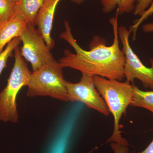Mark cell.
Returning <instances> with one entry per match:
<instances>
[{
  "label": "cell",
  "instance_id": "8fae6325",
  "mask_svg": "<svg viewBox=\"0 0 153 153\" xmlns=\"http://www.w3.org/2000/svg\"><path fill=\"white\" fill-rule=\"evenodd\" d=\"M137 0H100L102 11L110 13L115 9L119 15L133 12Z\"/></svg>",
  "mask_w": 153,
  "mask_h": 153
},
{
  "label": "cell",
  "instance_id": "277c9868",
  "mask_svg": "<svg viewBox=\"0 0 153 153\" xmlns=\"http://www.w3.org/2000/svg\"><path fill=\"white\" fill-rule=\"evenodd\" d=\"M15 63L7 84L0 92V121L16 123L19 120L17 97L27 86L31 72L21 54L19 46L14 49Z\"/></svg>",
  "mask_w": 153,
  "mask_h": 153
},
{
  "label": "cell",
  "instance_id": "30bf717a",
  "mask_svg": "<svg viewBox=\"0 0 153 153\" xmlns=\"http://www.w3.org/2000/svg\"><path fill=\"white\" fill-rule=\"evenodd\" d=\"M45 0H19L16 4L15 13L22 16L29 24L34 25L38 11Z\"/></svg>",
  "mask_w": 153,
  "mask_h": 153
},
{
  "label": "cell",
  "instance_id": "9a60e30c",
  "mask_svg": "<svg viewBox=\"0 0 153 153\" xmlns=\"http://www.w3.org/2000/svg\"><path fill=\"white\" fill-rule=\"evenodd\" d=\"M153 14V1L151 4V5L149 7V8L146 10V11L140 16L139 19H138L136 22H135L134 24L133 25H132L131 27L130 28V30L131 31V33H132L133 41H135L136 38V35L137 31L140 25L146 21L148 18L150 16H151Z\"/></svg>",
  "mask_w": 153,
  "mask_h": 153
},
{
  "label": "cell",
  "instance_id": "5b68a950",
  "mask_svg": "<svg viewBox=\"0 0 153 153\" xmlns=\"http://www.w3.org/2000/svg\"><path fill=\"white\" fill-rule=\"evenodd\" d=\"M117 32L125 58L123 74L126 81L134 85V79H139L144 87L153 90V58L149 59L150 67L145 66L131 47V30L125 26H120L118 27Z\"/></svg>",
  "mask_w": 153,
  "mask_h": 153
},
{
  "label": "cell",
  "instance_id": "ac0fdd59",
  "mask_svg": "<svg viewBox=\"0 0 153 153\" xmlns=\"http://www.w3.org/2000/svg\"><path fill=\"white\" fill-rule=\"evenodd\" d=\"M143 32L145 33H149L153 32V22L148 23L143 25L142 27Z\"/></svg>",
  "mask_w": 153,
  "mask_h": 153
},
{
  "label": "cell",
  "instance_id": "2e32d148",
  "mask_svg": "<svg viewBox=\"0 0 153 153\" xmlns=\"http://www.w3.org/2000/svg\"><path fill=\"white\" fill-rule=\"evenodd\" d=\"M153 1V0H137L133 11L134 15L141 16L149 8Z\"/></svg>",
  "mask_w": 153,
  "mask_h": 153
},
{
  "label": "cell",
  "instance_id": "4fadbf2b",
  "mask_svg": "<svg viewBox=\"0 0 153 153\" xmlns=\"http://www.w3.org/2000/svg\"><path fill=\"white\" fill-rule=\"evenodd\" d=\"M16 4L13 0H0V25L14 16Z\"/></svg>",
  "mask_w": 153,
  "mask_h": 153
},
{
  "label": "cell",
  "instance_id": "5bb4252c",
  "mask_svg": "<svg viewBox=\"0 0 153 153\" xmlns=\"http://www.w3.org/2000/svg\"><path fill=\"white\" fill-rule=\"evenodd\" d=\"M21 42L20 37L14 38L8 44L2 52H0V76L4 68L7 66L9 57H11L14 49L19 46Z\"/></svg>",
  "mask_w": 153,
  "mask_h": 153
},
{
  "label": "cell",
  "instance_id": "52a82bcc",
  "mask_svg": "<svg viewBox=\"0 0 153 153\" xmlns=\"http://www.w3.org/2000/svg\"><path fill=\"white\" fill-rule=\"evenodd\" d=\"M82 74L79 82L72 83L66 81L68 101L80 102L105 116L109 115V109L94 85L93 76Z\"/></svg>",
  "mask_w": 153,
  "mask_h": 153
},
{
  "label": "cell",
  "instance_id": "d6986e66",
  "mask_svg": "<svg viewBox=\"0 0 153 153\" xmlns=\"http://www.w3.org/2000/svg\"><path fill=\"white\" fill-rule=\"evenodd\" d=\"M127 153H131L129 152H128ZM137 153H153V139L150 143L149 144V146L147 147V148L145 150H144L142 152Z\"/></svg>",
  "mask_w": 153,
  "mask_h": 153
},
{
  "label": "cell",
  "instance_id": "9c48e42d",
  "mask_svg": "<svg viewBox=\"0 0 153 153\" xmlns=\"http://www.w3.org/2000/svg\"><path fill=\"white\" fill-rule=\"evenodd\" d=\"M27 24L22 16L15 13L10 20L0 25V52L14 38L20 37Z\"/></svg>",
  "mask_w": 153,
  "mask_h": 153
},
{
  "label": "cell",
  "instance_id": "7a4b0ae2",
  "mask_svg": "<svg viewBox=\"0 0 153 153\" xmlns=\"http://www.w3.org/2000/svg\"><path fill=\"white\" fill-rule=\"evenodd\" d=\"M93 79L96 88L104 99L114 119L112 134L106 143L114 142L128 146L127 141L121 134L120 122L132 102L134 85H131L130 82L126 80L123 82L97 75L93 76Z\"/></svg>",
  "mask_w": 153,
  "mask_h": 153
},
{
  "label": "cell",
  "instance_id": "ffe728a7",
  "mask_svg": "<svg viewBox=\"0 0 153 153\" xmlns=\"http://www.w3.org/2000/svg\"><path fill=\"white\" fill-rule=\"evenodd\" d=\"M71 1L74 4H80L84 2L85 0H71Z\"/></svg>",
  "mask_w": 153,
  "mask_h": 153
},
{
  "label": "cell",
  "instance_id": "e0dca14e",
  "mask_svg": "<svg viewBox=\"0 0 153 153\" xmlns=\"http://www.w3.org/2000/svg\"><path fill=\"white\" fill-rule=\"evenodd\" d=\"M110 146L114 153H127L129 152L128 146H122L114 142L111 143Z\"/></svg>",
  "mask_w": 153,
  "mask_h": 153
},
{
  "label": "cell",
  "instance_id": "44dd1931",
  "mask_svg": "<svg viewBox=\"0 0 153 153\" xmlns=\"http://www.w3.org/2000/svg\"><path fill=\"white\" fill-rule=\"evenodd\" d=\"M15 2L17 3L18 2V1H19V0H13Z\"/></svg>",
  "mask_w": 153,
  "mask_h": 153
},
{
  "label": "cell",
  "instance_id": "6da1fadb",
  "mask_svg": "<svg viewBox=\"0 0 153 153\" xmlns=\"http://www.w3.org/2000/svg\"><path fill=\"white\" fill-rule=\"evenodd\" d=\"M118 16L116 10L115 16L109 20L113 32L112 44L107 46L105 40L95 37L91 43L90 50H84L76 43L69 23L65 21V30L60 34V37L72 47L75 53L68 49L64 50V56L58 61L63 68H73L88 75L122 81L125 78L123 69L125 58L120 47L117 32Z\"/></svg>",
  "mask_w": 153,
  "mask_h": 153
},
{
  "label": "cell",
  "instance_id": "8992f818",
  "mask_svg": "<svg viewBox=\"0 0 153 153\" xmlns=\"http://www.w3.org/2000/svg\"><path fill=\"white\" fill-rule=\"evenodd\" d=\"M20 38L23 44L21 55L31 63L33 71L55 60L41 32L34 25L28 23Z\"/></svg>",
  "mask_w": 153,
  "mask_h": 153
},
{
  "label": "cell",
  "instance_id": "3957f363",
  "mask_svg": "<svg viewBox=\"0 0 153 153\" xmlns=\"http://www.w3.org/2000/svg\"><path fill=\"white\" fill-rule=\"evenodd\" d=\"M63 68L55 60L31 72L27 85V96H48L60 101H69Z\"/></svg>",
  "mask_w": 153,
  "mask_h": 153
},
{
  "label": "cell",
  "instance_id": "ba28073f",
  "mask_svg": "<svg viewBox=\"0 0 153 153\" xmlns=\"http://www.w3.org/2000/svg\"><path fill=\"white\" fill-rule=\"evenodd\" d=\"M61 0H45L38 11L34 25L38 27L47 47L50 50L54 48L55 41L51 36L53 19L56 7Z\"/></svg>",
  "mask_w": 153,
  "mask_h": 153
},
{
  "label": "cell",
  "instance_id": "7c38bea8",
  "mask_svg": "<svg viewBox=\"0 0 153 153\" xmlns=\"http://www.w3.org/2000/svg\"><path fill=\"white\" fill-rule=\"evenodd\" d=\"M131 106L147 109L153 114V90L144 91L133 85V96Z\"/></svg>",
  "mask_w": 153,
  "mask_h": 153
}]
</instances>
